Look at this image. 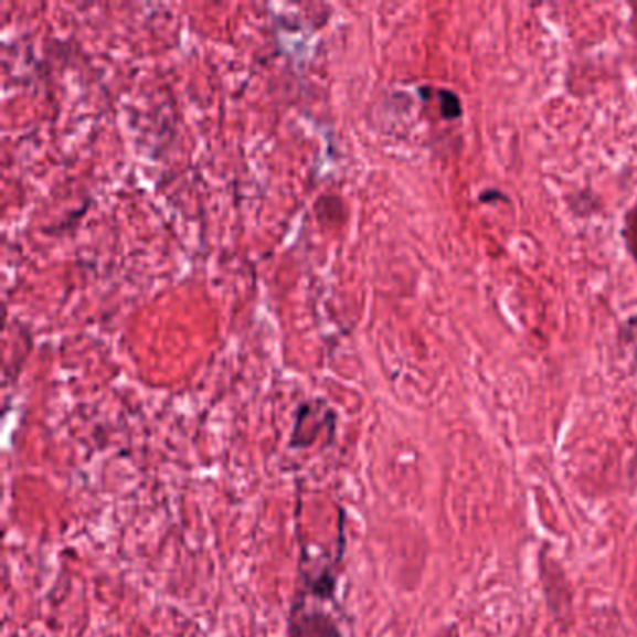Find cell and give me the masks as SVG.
<instances>
[{
	"label": "cell",
	"instance_id": "2",
	"mask_svg": "<svg viewBox=\"0 0 637 637\" xmlns=\"http://www.w3.org/2000/svg\"><path fill=\"white\" fill-rule=\"evenodd\" d=\"M439 102H442V115H444L445 118H449V120L460 118V97L456 96L455 92L439 91Z\"/></svg>",
	"mask_w": 637,
	"mask_h": 637
},
{
	"label": "cell",
	"instance_id": "1",
	"mask_svg": "<svg viewBox=\"0 0 637 637\" xmlns=\"http://www.w3.org/2000/svg\"><path fill=\"white\" fill-rule=\"evenodd\" d=\"M290 637H342L339 626L328 614L320 609H305L304 604H296L288 619Z\"/></svg>",
	"mask_w": 637,
	"mask_h": 637
},
{
	"label": "cell",
	"instance_id": "3",
	"mask_svg": "<svg viewBox=\"0 0 637 637\" xmlns=\"http://www.w3.org/2000/svg\"><path fill=\"white\" fill-rule=\"evenodd\" d=\"M439 637H460V634H458L455 626H450V628H447V630H445Z\"/></svg>",
	"mask_w": 637,
	"mask_h": 637
}]
</instances>
